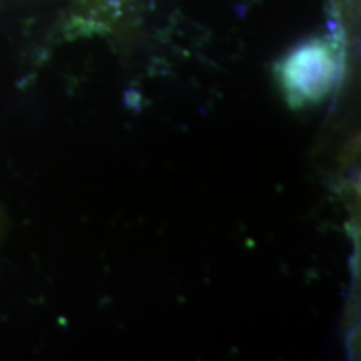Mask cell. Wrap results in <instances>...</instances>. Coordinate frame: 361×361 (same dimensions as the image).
Here are the masks:
<instances>
[{"instance_id":"1","label":"cell","mask_w":361,"mask_h":361,"mask_svg":"<svg viewBox=\"0 0 361 361\" xmlns=\"http://www.w3.org/2000/svg\"><path fill=\"white\" fill-rule=\"evenodd\" d=\"M341 42L333 37L305 40L276 66L278 82L293 107L322 102L341 74Z\"/></svg>"},{"instance_id":"2","label":"cell","mask_w":361,"mask_h":361,"mask_svg":"<svg viewBox=\"0 0 361 361\" xmlns=\"http://www.w3.org/2000/svg\"><path fill=\"white\" fill-rule=\"evenodd\" d=\"M82 6H89V7H101V6H109V4L116 2V0H79Z\"/></svg>"}]
</instances>
